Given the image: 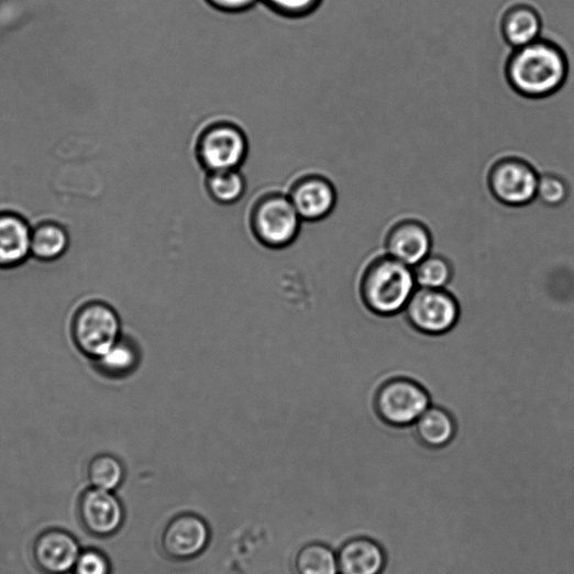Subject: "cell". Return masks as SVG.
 Wrapping results in <instances>:
<instances>
[{
	"label": "cell",
	"instance_id": "obj_1",
	"mask_svg": "<svg viewBox=\"0 0 574 574\" xmlns=\"http://www.w3.org/2000/svg\"><path fill=\"white\" fill-rule=\"evenodd\" d=\"M569 57L554 41L542 38L514 48L505 65V78L519 96L540 100L554 96L566 84Z\"/></svg>",
	"mask_w": 574,
	"mask_h": 574
},
{
	"label": "cell",
	"instance_id": "obj_2",
	"mask_svg": "<svg viewBox=\"0 0 574 574\" xmlns=\"http://www.w3.org/2000/svg\"><path fill=\"white\" fill-rule=\"evenodd\" d=\"M417 289L413 268L387 254L367 266L361 282L365 307L384 318L405 311Z\"/></svg>",
	"mask_w": 574,
	"mask_h": 574
},
{
	"label": "cell",
	"instance_id": "obj_3",
	"mask_svg": "<svg viewBox=\"0 0 574 574\" xmlns=\"http://www.w3.org/2000/svg\"><path fill=\"white\" fill-rule=\"evenodd\" d=\"M302 221L289 196L282 191L262 194L250 212L254 238L272 250L292 245L300 234Z\"/></svg>",
	"mask_w": 574,
	"mask_h": 574
},
{
	"label": "cell",
	"instance_id": "obj_4",
	"mask_svg": "<svg viewBox=\"0 0 574 574\" xmlns=\"http://www.w3.org/2000/svg\"><path fill=\"white\" fill-rule=\"evenodd\" d=\"M200 166L209 172L241 168L250 154V140L244 129L229 120L207 123L195 142Z\"/></svg>",
	"mask_w": 574,
	"mask_h": 574
},
{
	"label": "cell",
	"instance_id": "obj_5",
	"mask_svg": "<svg viewBox=\"0 0 574 574\" xmlns=\"http://www.w3.org/2000/svg\"><path fill=\"white\" fill-rule=\"evenodd\" d=\"M431 406V396L426 387L408 377L386 380L374 397L378 418L395 428L415 426Z\"/></svg>",
	"mask_w": 574,
	"mask_h": 574
},
{
	"label": "cell",
	"instance_id": "obj_6",
	"mask_svg": "<svg viewBox=\"0 0 574 574\" xmlns=\"http://www.w3.org/2000/svg\"><path fill=\"white\" fill-rule=\"evenodd\" d=\"M539 177L537 168L528 159L504 156L490 166L487 186L499 203L522 208L537 200Z\"/></svg>",
	"mask_w": 574,
	"mask_h": 574
},
{
	"label": "cell",
	"instance_id": "obj_7",
	"mask_svg": "<svg viewBox=\"0 0 574 574\" xmlns=\"http://www.w3.org/2000/svg\"><path fill=\"white\" fill-rule=\"evenodd\" d=\"M405 312L413 329L432 336L450 332L462 316L461 306L452 294L423 287H418Z\"/></svg>",
	"mask_w": 574,
	"mask_h": 574
},
{
	"label": "cell",
	"instance_id": "obj_8",
	"mask_svg": "<svg viewBox=\"0 0 574 574\" xmlns=\"http://www.w3.org/2000/svg\"><path fill=\"white\" fill-rule=\"evenodd\" d=\"M74 338L80 351L97 361L122 338L120 318L106 305H89L76 317Z\"/></svg>",
	"mask_w": 574,
	"mask_h": 574
},
{
	"label": "cell",
	"instance_id": "obj_9",
	"mask_svg": "<svg viewBox=\"0 0 574 574\" xmlns=\"http://www.w3.org/2000/svg\"><path fill=\"white\" fill-rule=\"evenodd\" d=\"M286 194L302 220L310 222L328 218L338 201L333 183L320 174H306L298 177Z\"/></svg>",
	"mask_w": 574,
	"mask_h": 574
},
{
	"label": "cell",
	"instance_id": "obj_10",
	"mask_svg": "<svg viewBox=\"0 0 574 574\" xmlns=\"http://www.w3.org/2000/svg\"><path fill=\"white\" fill-rule=\"evenodd\" d=\"M210 541V530L200 516L181 514L164 529L162 549L170 559L189 560L198 556Z\"/></svg>",
	"mask_w": 574,
	"mask_h": 574
},
{
	"label": "cell",
	"instance_id": "obj_11",
	"mask_svg": "<svg viewBox=\"0 0 574 574\" xmlns=\"http://www.w3.org/2000/svg\"><path fill=\"white\" fill-rule=\"evenodd\" d=\"M432 246L429 227L417 219L396 222L385 242L387 255L412 268L431 254Z\"/></svg>",
	"mask_w": 574,
	"mask_h": 574
},
{
	"label": "cell",
	"instance_id": "obj_12",
	"mask_svg": "<svg viewBox=\"0 0 574 574\" xmlns=\"http://www.w3.org/2000/svg\"><path fill=\"white\" fill-rule=\"evenodd\" d=\"M84 527L93 536L109 537L117 533L124 522V508L112 492L92 488L84 493L79 504Z\"/></svg>",
	"mask_w": 574,
	"mask_h": 574
},
{
	"label": "cell",
	"instance_id": "obj_13",
	"mask_svg": "<svg viewBox=\"0 0 574 574\" xmlns=\"http://www.w3.org/2000/svg\"><path fill=\"white\" fill-rule=\"evenodd\" d=\"M34 559L38 567L47 574H66L74 571L80 555L77 540L60 530L42 533L34 543Z\"/></svg>",
	"mask_w": 574,
	"mask_h": 574
},
{
	"label": "cell",
	"instance_id": "obj_14",
	"mask_svg": "<svg viewBox=\"0 0 574 574\" xmlns=\"http://www.w3.org/2000/svg\"><path fill=\"white\" fill-rule=\"evenodd\" d=\"M32 229L24 218L0 213V267H14L31 255Z\"/></svg>",
	"mask_w": 574,
	"mask_h": 574
},
{
	"label": "cell",
	"instance_id": "obj_15",
	"mask_svg": "<svg viewBox=\"0 0 574 574\" xmlns=\"http://www.w3.org/2000/svg\"><path fill=\"white\" fill-rule=\"evenodd\" d=\"M542 29L543 21L539 11L529 4L510 7L500 22L503 38L512 49L539 40Z\"/></svg>",
	"mask_w": 574,
	"mask_h": 574
},
{
	"label": "cell",
	"instance_id": "obj_16",
	"mask_svg": "<svg viewBox=\"0 0 574 574\" xmlns=\"http://www.w3.org/2000/svg\"><path fill=\"white\" fill-rule=\"evenodd\" d=\"M341 574H380L385 566V553L380 545L366 538L344 543L336 554Z\"/></svg>",
	"mask_w": 574,
	"mask_h": 574
},
{
	"label": "cell",
	"instance_id": "obj_17",
	"mask_svg": "<svg viewBox=\"0 0 574 574\" xmlns=\"http://www.w3.org/2000/svg\"><path fill=\"white\" fill-rule=\"evenodd\" d=\"M418 439L432 449L448 445L456 432L452 415L441 407H430L415 423Z\"/></svg>",
	"mask_w": 574,
	"mask_h": 574
},
{
	"label": "cell",
	"instance_id": "obj_18",
	"mask_svg": "<svg viewBox=\"0 0 574 574\" xmlns=\"http://www.w3.org/2000/svg\"><path fill=\"white\" fill-rule=\"evenodd\" d=\"M205 189L213 202L233 206L244 198L247 181L241 168L209 172L205 179Z\"/></svg>",
	"mask_w": 574,
	"mask_h": 574
},
{
	"label": "cell",
	"instance_id": "obj_19",
	"mask_svg": "<svg viewBox=\"0 0 574 574\" xmlns=\"http://www.w3.org/2000/svg\"><path fill=\"white\" fill-rule=\"evenodd\" d=\"M69 246L66 229L54 222H44L32 231L31 254L41 261L62 257Z\"/></svg>",
	"mask_w": 574,
	"mask_h": 574
},
{
	"label": "cell",
	"instance_id": "obj_20",
	"mask_svg": "<svg viewBox=\"0 0 574 574\" xmlns=\"http://www.w3.org/2000/svg\"><path fill=\"white\" fill-rule=\"evenodd\" d=\"M296 571L298 574H338V556L324 544H307L297 554Z\"/></svg>",
	"mask_w": 574,
	"mask_h": 574
},
{
	"label": "cell",
	"instance_id": "obj_21",
	"mask_svg": "<svg viewBox=\"0 0 574 574\" xmlns=\"http://www.w3.org/2000/svg\"><path fill=\"white\" fill-rule=\"evenodd\" d=\"M137 349L129 340L120 339L97 363L102 373L122 377L133 373L139 365Z\"/></svg>",
	"mask_w": 574,
	"mask_h": 574
},
{
	"label": "cell",
	"instance_id": "obj_22",
	"mask_svg": "<svg viewBox=\"0 0 574 574\" xmlns=\"http://www.w3.org/2000/svg\"><path fill=\"white\" fill-rule=\"evenodd\" d=\"M88 476L93 488L113 492L122 485L125 471L117 456L101 454L90 463Z\"/></svg>",
	"mask_w": 574,
	"mask_h": 574
},
{
	"label": "cell",
	"instance_id": "obj_23",
	"mask_svg": "<svg viewBox=\"0 0 574 574\" xmlns=\"http://www.w3.org/2000/svg\"><path fill=\"white\" fill-rule=\"evenodd\" d=\"M418 287L441 290L450 284L453 267L450 261L441 255H429L413 267Z\"/></svg>",
	"mask_w": 574,
	"mask_h": 574
},
{
	"label": "cell",
	"instance_id": "obj_24",
	"mask_svg": "<svg viewBox=\"0 0 574 574\" xmlns=\"http://www.w3.org/2000/svg\"><path fill=\"white\" fill-rule=\"evenodd\" d=\"M571 189L567 180L553 172L540 175L537 200L550 208L563 206L570 198Z\"/></svg>",
	"mask_w": 574,
	"mask_h": 574
},
{
	"label": "cell",
	"instance_id": "obj_25",
	"mask_svg": "<svg viewBox=\"0 0 574 574\" xmlns=\"http://www.w3.org/2000/svg\"><path fill=\"white\" fill-rule=\"evenodd\" d=\"M323 0H260L274 14L290 20L305 19L312 15Z\"/></svg>",
	"mask_w": 574,
	"mask_h": 574
},
{
	"label": "cell",
	"instance_id": "obj_26",
	"mask_svg": "<svg viewBox=\"0 0 574 574\" xmlns=\"http://www.w3.org/2000/svg\"><path fill=\"white\" fill-rule=\"evenodd\" d=\"M110 571L107 556L97 550L81 552L74 567L75 574H110Z\"/></svg>",
	"mask_w": 574,
	"mask_h": 574
},
{
	"label": "cell",
	"instance_id": "obj_27",
	"mask_svg": "<svg viewBox=\"0 0 574 574\" xmlns=\"http://www.w3.org/2000/svg\"><path fill=\"white\" fill-rule=\"evenodd\" d=\"M206 3L225 14H242L251 11L260 0H206Z\"/></svg>",
	"mask_w": 574,
	"mask_h": 574
}]
</instances>
